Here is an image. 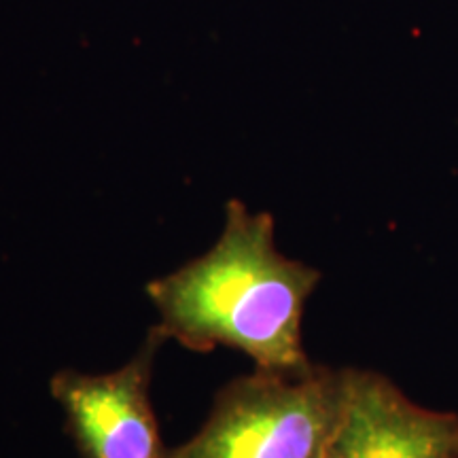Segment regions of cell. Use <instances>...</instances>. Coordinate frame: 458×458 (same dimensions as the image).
<instances>
[{
    "label": "cell",
    "instance_id": "1",
    "mask_svg": "<svg viewBox=\"0 0 458 458\" xmlns=\"http://www.w3.org/2000/svg\"><path fill=\"white\" fill-rule=\"evenodd\" d=\"M320 278L317 267L280 253L270 213L232 199L216 242L151 280L147 295L164 340L193 352L233 348L255 369L300 374L314 365L303 351L301 323Z\"/></svg>",
    "mask_w": 458,
    "mask_h": 458
},
{
    "label": "cell",
    "instance_id": "2",
    "mask_svg": "<svg viewBox=\"0 0 458 458\" xmlns=\"http://www.w3.org/2000/svg\"><path fill=\"white\" fill-rule=\"evenodd\" d=\"M344 397L346 368L255 369L216 393L208 420L168 458H325Z\"/></svg>",
    "mask_w": 458,
    "mask_h": 458
},
{
    "label": "cell",
    "instance_id": "3",
    "mask_svg": "<svg viewBox=\"0 0 458 458\" xmlns=\"http://www.w3.org/2000/svg\"><path fill=\"white\" fill-rule=\"evenodd\" d=\"M165 340L153 327L123 368L108 374L57 371L51 394L81 458H168L153 414L151 374Z\"/></svg>",
    "mask_w": 458,
    "mask_h": 458
},
{
    "label": "cell",
    "instance_id": "4",
    "mask_svg": "<svg viewBox=\"0 0 458 458\" xmlns=\"http://www.w3.org/2000/svg\"><path fill=\"white\" fill-rule=\"evenodd\" d=\"M325 458H458V414L418 405L377 371L346 368L342 418Z\"/></svg>",
    "mask_w": 458,
    "mask_h": 458
}]
</instances>
